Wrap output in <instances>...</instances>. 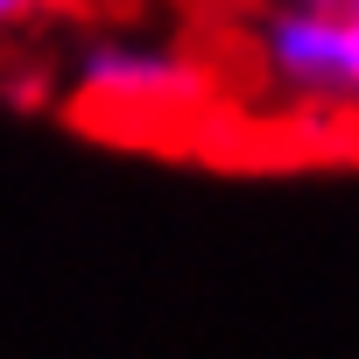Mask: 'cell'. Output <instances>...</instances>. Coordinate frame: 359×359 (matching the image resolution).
I'll return each mask as SVG.
<instances>
[{"mask_svg": "<svg viewBox=\"0 0 359 359\" xmlns=\"http://www.w3.org/2000/svg\"><path fill=\"white\" fill-rule=\"evenodd\" d=\"M310 8H359V0H310Z\"/></svg>", "mask_w": 359, "mask_h": 359, "instance_id": "obj_4", "label": "cell"}, {"mask_svg": "<svg viewBox=\"0 0 359 359\" xmlns=\"http://www.w3.org/2000/svg\"><path fill=\"white\" fill-rule=\"evenodd\" d=\"M64 71H71L78 127L127 134V141L198 134L219 99V71L198 43H169L148 29H99L78 43V57Z\"/></svg>", "mask_w": 359, "mask_h": 359, "instance_id": "obj_1", "label": "cell"}, {"mask_svg": "<svg viewBox=\"0 0 359 359\" xmlns=\"http://www.w3.org/2000/svg\"><path fill=\"white\" fill-rule=\"evenodd\" d=\"M78 8H92V0H0V57H22L36 50L50 29H64Z\"/></svg>", "mask_w": 359, "mask_h": 359, "instance_id": "obj_3", "label": "cell"}, {"mask_svg": "<svg viewBox=\"0 0 359 359\" xmlns=\"http://www.w3.org/2000/svg\"><path fill=\"white\" fill-rule=\"evenodd\" d=\"M233 64H247L289 120L359 127V8L261 0L233 29Z\"/></svg>", "mask_w": 359, "mask_h": 359, "instance_id": "obj_2", "label": "cell"}]
</instances>
